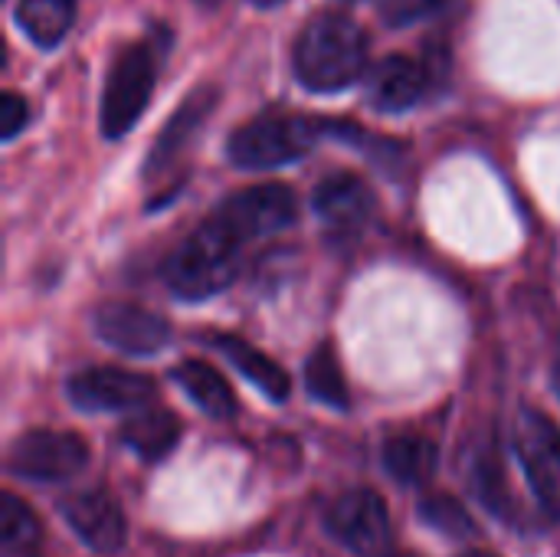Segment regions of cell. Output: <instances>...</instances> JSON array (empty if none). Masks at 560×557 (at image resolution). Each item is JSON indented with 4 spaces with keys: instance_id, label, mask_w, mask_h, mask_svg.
Segmentation results:
<instances>
[{
    "instance_id": "30bf717a",
    "label": "cell",
    "mask_w": 560,
    "mask_h": 557,
    "mask_svg": "<svg viewBox=\"0 0 560 557\" xmlns=\"http://www.w3.org/2000/svg\"><path fill=\"white\" fill-rule=\"evenodd\" d=\"M92 328L98 335V341H105L108 348L121 351V355H158L167 341H171V325L131 302H108L102 309H95L92 315Z\"/></svg>"
},
{
    "instance_id": "ffe728a7",
    "label": "cell",
    "mask_w": 560,
    "mask_h": 557,
    "mask_svg": "<svg viewBox=\"0 0 560 557\" xmlns=\"http://www.w3.org/2000/svg\"><path fill=\"white\" fill-rule=\"evenodd\" d=\"M305 384H308V394L322 401L325 407L348 410V384H345V374L331 345L315 348V355L305 364Z\"/></svg>"
},
{
    "instance_id": "d6986e66",
    "label": "cell",
    "mask_w": 560,
    "mask_h": 557,
    "mask_svg": "<svg viewBox=\"0 0 560 557\" xmlns=\"http://www.w3.org/2000/svg\"><path fill=\"white\" fill-rule=\"evenodd\" d=\"M75 20V0H20L16 23L43 49L62 43Z\"/></svg>"
},
{
    "instance_id": "cb8c5ba5",
    "label": "cell",
    "mask_w": 560,
    "mask_h": 557,
    "mask_svg": "<svg viewBox=\"0 0 560 557\" xmlns=\"http://www.w3.org/2000/svg\"><path fill=\"white\" fill-rule=\"evenodd\" d=\"M453 0H381V16L390 26H410L420 20H430L433 13L446 10Z\"/></svg>"
},
{
    "instance_id": "484cf974",
    "label": "cell",
    "mask_w": 560,
    "mask_h": 557,
    "mask_svg": "<svg viewBox=\"0 0 560 557\" xmlns=\"http://www.w3.org/2000/svg\"><path fill=\"white\" fill-rule=\"evenodd\" d=\"M253 3H256V7H279L282 0H253Z\"/></svg>"
},
{
    "instance_id": "ba28073f",
    "label": "cell",
    "mask_w": 560,
    "mask_h": 557,
    "mask_svg": "<svg viewBox=\"0 0 560 557\" xmlns=\"http://www.w3.org/2000/svg\"><path fill=\"white\" fill-rule=\"evenodd\" d=\"M66 394L85 414L141 410L154 397V381L121 368H89L69 378Z\"/></svg>"
},
{
    "instance_id": "52a82bcc",
    "label": "cell",
    "mask_w": 560,
    "mask_h": 557,
    "mask_svg": "<svg viewBox=\"0 0 560 557\" xmlns=\"http://www.w3.org/2000/svg\"><path fill=\"white\" fill-rule=\"evenodd\" d=\"M325 525L335 542L361 557H384L390 552V512L374 489H348L338 496L325 515Z\"/></svg>"
},
{
    "instance_id": "6da1fadb",
    "label": "cell",
    "mask_w": 560,
    "mask_h": 557,
    "mask_svg": "<svg viewBox=\"0 0 560 557\" xmlns=\"http://www.w3.org/2000/svg\"><path fill=\"white\" fill-rule=\"evenodd\" d=\"M292 66L305 89L341 92L368 69V36L345 13H318L302 26Z\"/></svg>"
},
{
    "instance_id": "4dcf8cb0",
    "label": "cell",
    "mask_w": 560,
    "mask_h": 557,
    "mask_svg": "<svg viewBox=\"0 0 560 557\" xmlns=\"http://www.w3.org/2000/svg\"><path fill=\"white\" fill-rule=\"evenodd\" d=\"M558 384H560V368H558Z\"/></svg>"
},
{
    "instance_id": "f546056e",
    "label": "cell",
    "mask_w": 560,
    "mask_h": 557,
    "mask_svg": "<svg viewBox=\"0 0 560 557\" xmlns=\"http://www.w3.org/2000/svg\"><path fill=\"white\" fill-rule=\"evenodd\" d=\"M394 557H417V555H394Z\"/></svg>"
},
{
    "instance_id": "ac0fdd59",
    "label": "cell",
    "mask_w": 560,
    "mask_h": 557,
    "mask_svg": "<svg viewBox=\"0 0 560 557\" xmlns=\"http://www.w3.org/2000/svg\"><path fill=\"white\" fill-rule=\"evenodd\" d=\"M440 450L420 433H400L384 443V469L400 486H427L436 473Z\"/></svg>"
},
{
    "instance_id": "4316f807",
    "label": "cell",
    "mask_w": 560,
    "mask_h": 557,
    "mask_svg": "<svg viewBox=\"0 0 560 557\" xmlns=\"http://www.w3.org/2000/svg\"><path fill=\"white\" fill-rule=\"evenodd\" d=\"M194 3H200V7H217L220 0H194Z\"/></svg>"
},
{
    "instance_id": "3957f363",
    "label": "cell",
    "mask_w": 560,
    "mask_h": 557,
    "mask_svg": "<svg viewBox=\"0 0 560 557\" xmlns=\"http://www.w3.org/2000/svg\"><path fill=\"white\" fill-rule=\"evenodd\" d=\"M322 125L312 118H285V115H259L230 135L226 154L236 167L262 171L299 161L318 141Z\"/></svg>"
},
{
    "instance_id": "277c9868",
    "label": "cell",
    "mask_w": 560,
    "mask_h": 557,
    "mask_svg": "<svg viewBox=\"0 0 560 557\" xmlns=\"http://www.w3.org/2000/svg\"><path fill=\"white\" fill-rule=\"evenodd\" d=\"M154 72H158V59L148 43H131L115 56L105 76L102 112H98V128L105 138H121L131 125H138L141 112L151 102Z\"/></svg>"
},
{
    "instance_id": "83f0119b",
    "label": "cell",
    "mask_w": 560,
    "mask_h": 557,
    "mask_svg": "<svg viewBox=\"0 0 560 557\" xmlns=\"http://www.w3.org/2000/svg\"><path fill=\"white\" fill-rule=\"evenodd\" d=\"M463 557H495V555H489V552H469V555H463Z\"/></svg>"
},
{
    "instance_id": "9c48e42d",
    "label": "cell",
    "mask_w": 560,
    "mask_h": 557,
    "mask_svg": "<svg viewBox=\"0 0 560 557\" xmlns=\"http://www.w3.org/2000/svg\"><path fill=\"white\" fill-rule=\"evenodd\" d=\"M246 243L279 233L295 223V194L285 184H256L233 194L217 210Z\"/></svg>"
},
{
    "instance_id": "4fadbf2b",
    "label": "cell",
    "mask_w": 560,
    "mask_h": 557,
    "mask_svg": "<svg viewBox=\"0 0 560 557\" xmlns=\"http://www.w3.org/2000/svg\"><path fill=\"white\" fill-rule=\"evenodd\" d=\"M430 85V69L413 56L394 53L371 76V105L377 112H407L413 108Z\"/></svg>"
},
{
    "instance_id": "d4e9b609",
    "label": "cell",
    "mask_w": 560,
    "mask_h": 557,
    "mask_svg": "<svg viewBox=\"0 0 560 557\" xmlns=\"http://www.w3.org/2000/svg\"><path fill=\"white\" fill-rule=\"evenodd\" d=\"M3 121H0V135L3 138H13L26 121H30V108H26V102L16 95V92H3Z\"/></svg>"
},
{
    "instance_id": "7a4b0ae2",
    "label": "cell",
    "mask_w": 560,
    "mask_h": 557,
    "mask_svg": "<svg viewBox=\"0 0 560 557\" xmlns=\"http://www.w3.org/2000/svg\"><path fill=\"white\" fill-rule=\"evenodd\" d=\"M249 243L220 217L213 213L200 223L164 263V282L177 299L200 302L223 292L240 272V253Z\"/></svg>"
},
{
    "instance_id": "44dd1931",
    "label": "cell",
    "mask_w": 560,
    "mask_h": 557,
    "mask_svg": "<svg viewBox=\"0 0 560 557\" xmlns=\"http://www.w3.org/2000/svg\"><path fill=\"white\" fill-rule=\"evenodd\" d=\"M36 542H39L36 515L13 492H7L0 499V548H3V555L36 552Z\"/></svg>"
},
{
    "instance_id": "5bb4252c",
    "label": "cell",
    "mask_w": 560,
    "mask_h": 557,
    "mask_svg": "<svg viewBox=\"0 0 560 557\" xmlns=\"http://www.w3.org/2000/svg\"><path fill=\"white\" fill-rule=\"evenodd\" d=\"M315 210L325 223L335 230H354L361 227L374 210V194L358 174H331L315 187Z\"/></svg>"
},
{
    "instance_id": "8992f818",
    "label": "cell",
    "mask_w": 560,
    "mask_h": 557,
    "mask_svg": "<svg viewBox=\"0 0 560 557\" xmlns=\"http://www.w3.org/2000/svg\"><path fill=\"white\" fill-rule=\"evenodd\" d=\"M515 450L541 512L560 519V427L548 414L525 407L515 423Z\"/></svg>"
},
{
    "instance_id": "8fae6325",
    "label": "cell",
    "mask_w": 560,
    "mask_h": 557,
    "mask_svg": "<svg viewBox=\"0 0 560 557\" xmlns=\"http://www.w3.org/2000/svg\"><path fill=\"white\" fill-rule=\"evenodd\" d=\"M59 515L79 535V542L98 555H112L125 545V512L105 489H82L66 496L59 502Z\"/></svg>"
},
{
    "instance_id": "e0dca14e",
    "label": "cell",
    "mask_w": 560,
    "mask_h": 557,
    "mask_svg": "<svg viewBox=\"0 0 560 557\" xmlns=\"http://www.w3.org/2000/svg\"><path fill=\"white\" fill-rule=\"evenodd\" d=\"M174 381L180 384V391L213 420H230L236 414V397L226 384V378L203 364V361H184L174 368Z\"/></svg>"
},
{
    "instance_id": "f1b7e54d",
    "label": "cell",
    "mask_w": 560,
    "mask_h": 557,
    "mask_svg": "<svg viewBox=\"0 0 560 557\" xmlns=\"http://www.w3.org/2000/svg\"><path fill=\"white\" fill-rule=\"evenodd\" d=\"M3 557H36V552H20V555H3Z\"/></svg>"
},
{
    "instance_id": "7402d4cb",
    "label": "cell",
    "mask_w": 560,
    "mask_h": 557,
    "mask_svg": "<svg viewBox=\"0 0 560 557\" xmlns=\"http://www.w3.org/2000/svg\"><path fill=\"white\" fill-rule=\"evenodd\" d=\"M420 519L446 538H472L476 535L472 515L453 496H427L420 502Z\"/></svg>"
},
{
    "instance_id": "5b68a950",
    "label": "cell",
    "mask_w": 560,
    "mask_h": 557,
    "mask_svg": "<svg viewBox=\"0 0 560 557\" xmlns=\"http://www.w3.org/2000/svg\"><path fill=\"white\" fill-rule=\"evenodd\" d=\"M7 463H10V473L26 483H39V486L69 483L72 476L85 469L89 443L69 430H30L16 437Z\"/></svg>"
},
{
    "instance_id": "603a6c76",
    "label": "cell",
    "mask_w": 560,
    "mask_h": 557,
    "mask_svg": "<svg viewBox=\"0 0 560 557\" xmlns=\"http://www.w3.org/2000/svg\"><path fill=\"white\" fill-rule=\"evenodd\" d=\"M476 486H479V496L486 499V506H489L492 512L502 515V512L509 509V492H505V479H502V456H495V453L479 456Z\"/></svg>"
},
{
    "instance_id": "2e32d148",
    "label": "cell",
    "mask_w": 560,
    "mask_h": 557,
    "mask_svg": "<svg viewBox=\"0 0 560 557\" xmlns=\"http://www.w3.org/2000/svg\"><path fill=\"white\" fill-rule=\"evenodd\" d=\"M213 345H217V348L223 351V358H226L253 387H259L269 401H276V404L289 401L292 381H289V374H285L269 355L256 351L249 341H243V338H236V335H217Z\"/></svg>"
},
{
    "instance_id": "7c38bea8",
    "label": "cell",
    "mask_w": 560,
    "mask_h": 557,
    "mask_svg": "<svg viewBox=\"0 0 560 557\" xmlns=\"http://www.w3.org/2000/svg\"><path fill=\"white\" fill-rule=\"evenodd\" d=\"M217 102H220V92L213 85H200V89H194L180 102V108L171 115V121L164 125V131L158 135V141H154V148L148 154V174L164 171L167 164H174L184 154V148L194 141V135L210 118V112H213Z\"/></svg>"
},
{
    "instance_id": "9a60e30c",
    "label": "cell",
    "mask_w": 560,
    "mask_h": 557,
    "mask_svg": "<svg viewBox=\"0 0 560 557\" xmlns=\"http://www.w3.org/2000/svg\"><path fill=\"white\" fill-rule=\"evenodd\" d=\"M180 440V420L164 407L138 410L121 427V443L144 463H161Z\"/></svg>"
}]
</instances>
